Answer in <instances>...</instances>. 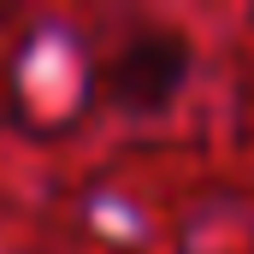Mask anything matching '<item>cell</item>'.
Masks as SVG:
<instances>
[{"mask_svg": "<svg viewBox=\"0 0 254 254\" xmlns=\"http://www.w3.org/2000/svg\"><path fill=\"white\" fill-rule=\"evenodd\" d=\"M190 83V42L178 30H136L107 60V95L130 113H160Z\"/></svg>", "mask_w": 254, "mask_h": 254, "instance_id": "obj_1", "label": "cell"}]
</instances>
